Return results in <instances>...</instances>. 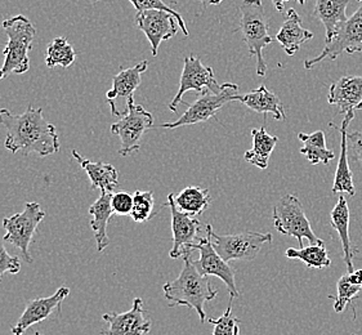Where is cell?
Instances as JSON below:
<instances>
[{"label":"cell","mask_w":362,"mask_h":335,"mask_svg":"<svg viewBox=\"0 0 362 335\" xmlns=\"http://www.w3.org/2000/svg\"><path fill=\"white\" fill-rule=\"evenodd\" d=\"M0 124L7 131L4 147L12 153L28 156L37 153L45 158L59 151V137L56 127L43 115V110L29 105L22 114L0 109Z\"/></svg>","instance_id":"1"},{"label":"cell","mask_w":362,"mask_h":335,"mask_svg":"<svg viewBox=\"0 0 362 335\" xmlns=\"http://www.w3.org/2000/svg\"><path fill=\"white\" fill-rule=\"evenodd\" d=\"M191 254L192 253L183 254V269L180 276L164 284L163 292L170 308L178 306L194 308L200 322H205V303L217 297L218 289L211 286L209 276H203L197 271Z\"/></svg>","instance_id":"2"},{"label":"cell","mask_w":362,"mask_h":335,"mask_svg":"<svg viewBox=\"0 0 362 335\" xmlns=\"http://www.w3.org/2000/svg\"><path fill=\"white\" fill-rule=\"evenodd\" d=\"M3 29L7 34L8 43L3 49L4 64L0 69V81L12 74L28 73L30 70L29 53L37 29L28 17L18 15L3 22Z\"/></svg>","instance_id":"3"},{"label":"cell","mask_w":362,"mask_h":335,"mask_svg":"<svg viewBox=\"0 0 362 335\" xmlns=\"http://www.w3.org/2000/svg\"><path fill=\"white\" fill-rule=\"evenodd\" d=\"M240 28L244 42L247 45L249 54L257 57V74L264 76L267 73V64L263 57V49L272 43L269 34V22L261 0H244L240 6Z\"/></svg>","instance_id":"4"},{"label":"cell","mask_w":362,"mask_h":335,"mask_svg":"<svg viewBox=\"0 0 362 335\" xmlns=\"http://www.w3.org/2000/svg\"><path fill=\"white\" fill-rule=\"evenodd\" d=\"M272 219L279 233L297 239L299 248H303L305 239L310 241L311 245L324 244V241L312 231L311 223L305 217L302 203L296 195L286 194L276 203Z\"/></svg>","instance_id":"5"},{"label":"cell","mask_w":362,"mask_h":335,"mask_svg":"<svg viewBox=\"0 0 362 335\" xmlns=\"http://www.w3.org/2000/svg\"><path fill=\"white\" fill-rule=\"evenodd\" d=\"M205 231L209 235L218 254L227 262L253 261L266 242H272L271 233L245 231L231 235H218L213 231L211 225H206Z\"/></svg>","instance_id":"6"},{"label":"cell","mask_w":362,"mask_h":335,"mask_svg":"<svg viewBox=\"0 0 362 335\" xmlns=\"http://www.w3.org/2000/svg\"><path fill=\"white\" fill-rule=\"evenodd\" d=\"M239 87L233 83H225L218 92L206 90L199 95V98L195 102L189 105V109L185 111V114L178 120L173 123H164L160 125V128L175 129L180 127L208 122L210 117H216L218 111L222 109L226 103L239 101Z\"/></svg>","instance_id":"7"},{"label":"cell","mask_w":362,"mask_h":335,"mask_svg":"<svg viewBox=\"0 0 362 335\" xmlns=\"http://www.w3.org/2000/svg\"><path fill=\"white\" fill-rule=\"evenodd\" d=\"M45 213L37 203H26L21 213H16L3 219L6 235L3 240L12 244L21 252V257L26 263H33L30 255V244L34 239L37 227L43 222Z\"/></svg>","instance_id":"8"},{"label":"cell","mask_w":362,"mask_h":335,"mask_svg":"<svg viewBox=\"0 0 362 335\" xmlns=\"http://www.w3.org/2000/svg\"><path fill=\"white\" fill-rule=\"evenodd\" d=\"M153 127V114L134 102V97H131L127 102L125 114L119 122L111 125V133L117 136L122 142L119 153L128 156L137 153L141 147V139Z\"/></svg>","instance_id":"9"},{"label":"cell","mask_w":362,"mask_h":335,"mask_svg":"<svg viewBox=\"0 0 362 335\" xmlns=\"http://www.w3.org/2000/svg\"><path fill=\"white\" fill-rule=\"evenodd\" d=\"M355 52H362V4L347 21L341 25L337 35L332 42L326 43L325 48L315 59H305V69L311 70L313 66L325 59H338L343 53L352 54Z\"/></svg>","instance_id":"10"},{"label":"cell","mask_w":362,"mask_h":335,"mask_svg":"<svg viewBox=\"0 0 362 335\" xmlns=\"http://www.w3.org/2000/svg\"><path fill=\"white\" fill-rule=\"evenodd\" d=\"M221 84H218L217 79L214 76V71L211 67L203 65L202 59L195 56H189L185 59L183 70H182L180 89L175 95L172 102L169 103V110L177 112L178 106L183 102V95L189 90H194L196 93L202 95L206 90L218 92L221 90Z\"/></svg>","instance_id":"11"},{"label":"cell","mask_w":362,"mask_h":335,"mask_svg":"<svg viewBox=\"0 0 362 335\" xmlns=\"http://www.w3.org/2000/svg\"><path fill=\"white\" fill-rule=\"evenodd\" d=\"M165 206H169L172 214V233H173V248L169 253L172 259L181 258L186 253L194 252V245L203 237L202 223L189 214L180 211L174 201V194L168 195Z\"/></svg>","instance_id":"12"},{"label":"cell","mask_w":362,"mask_h":335,"mask_svg":"<svg viewBox=\"0 0 362 335\" xmlns=\"http://www.w3.org/2000/svg\"><path fill=\"white\" fill-rule=\"evenodd\" d=\"M194 250H197L200 253V258L197 261H194L197 271L203 276H217L218 278H221L227 285L231 298H238L240 293L235 281L236 272L227 261L218 254L208 233L194 245Z\"/></svg>","instance_id":"13"},{"label":"cell","mask_w":362,"mask_h":335,"mask_svg":"<svg viewBox=\"0 0 362 335\" xmlns=\"http://www.w3.org/2000/svg\"><path fill=\"white\" fill-rule=\"evenodd\" d=\"M136 22L148 39L153 57L158 54L160 44L172 39L180 29L178 21L172 13L159 9L137 12Z\"/></svg>","instance_id":"14"},{"label":"cell","mask_w":362,"mask_h":335,"mask_svg":"<svg viewBox=\"0 0 362 335\" xmlns=\"http://www.w3.org/2000/svg\"><path fill=\"white\" fill-rule=\"evenodd\" d=\"M102 320L109 324V328L102 330L101 335H146L151 330V321L146 317L144 300L136 298L133 306L124 314H105Z\"/></svg>","instance_id":"15"},{"label":"cell","mask_w":362,"mask_h":335,"mask_svg":"<svg viewBox=\"0 0 362 335\" xmlns=\"http://www.w3.org/2000/svg\"><path fill=\"white\" fill-rule=\"evenodd\" d=\"M70 294L69 288H59L57 292L47 298L31 299L25 307L21 317L17 321L11 333L13 335H23L25 331L42 321L48 319L56 310H59L62 302Z\"/></svg>","instance_id":"16"},{"label":"cell","mask_w":362,"mask_h":335,"mask_svg":"<svg viewBox=\"0 0 362 335\" xmlns=\"http://www.w3.org/2000/svg\"><path fill=\"white\" fill-rule=\"evenodd\" d=\"M147 67H148V62L142 61L133 67L122 70L112 78V88L106 93V100L109 102L111 114L114 117H123L122 112L116 107V101L119 98H124L128 102L131 97H134L133 95L137 90V88L141 86L142 74L146 73Z\"/></svg>","instance_id":"17"},{"label":"cell","mask_w":362,"mask_h":335,"mask_svg":"<svg viewBox=\"0 0 362 335\" xmlns=\"http://www.w3.org/2000/svg\"><path fill=\"white\" fill-rule=\"evenodd\" d=\"M327 101L338 106V114L346 115L349 111L362 110V76L348 75L334 81L329 89Z\"/></svg>","instance_id":"18"},{"label":"cell","mask_w":362,"mask_h":335,"mask_svg":"<svg viewBox=\"0 0 362 335\" xmlns=\"http://www.w3.org/2000/svg\"><path fill=\"white\" fill-rule=\"evenodd\" d=\"M355 117V111H349L344 115V120L341 123V128H337L333 123H330V127H334L335 129L341 131V153H339V161L338 167L335 172V178H334L333 192H344L349 196H355L356 189L354 184V177L352 172L349 169L348 164V143H347V131L351 122Z\"/></svg>","instance_id":"19"},{"label":"cell","mask_w":362,"mask_h":335,"mask_svg":"<svg viewBox=\"0 0 362 335\" xmlns=\"http://www.w3.org/2000/svg\"><path fill=\"white\" fill-rule=\"evenodd\" d=\"M348 0H316L312 16L324 25L326 43L332 42L341 25L347 21Z\"/></svg>","instance_id":"20"},{"label":"cell","mask_w":362,"mask_h":335,"mask_svg":"<svg viewBox=\"0 0 362 335\" xmlns=\"http://www.w3.org/2000/svg\"><path fill=\"white\" fill-rule=\"evenodd\" d=\"M111 197H112V192L101 191V196L98 197L97 201L89 208L90 227L95 233L98 252H103L110 244L107 226H109L110 219L114 214L112 206H111Z\"/></svg>","instance_id":"21"},{"label":"cell","mask_w":362,"mask_h":335,"mask_svg":"<svg viewBox=\"0 0 362 335\" xmlns=\"http://www.w3.org/2000/svg\"><path fill=\"white\" fill-rule=\"evenodd\" d=\"M275 37L283 47L284 51L286 52V54L294 56L302 44L311 40L313 33L302 28L300 16L291 8L288 11L285 22Z\"/></svg>","instance_id":"22"},{"label":"cell","mask_w":362,"mask_h":335,"mask_svg":"<svg viewBox=\"0 0 362 335\" xmlns=\"http://www.w3.org/2000/svg\"><path fill=\"white\" fill-rule=\"evenodd\" d=\"M71 155L74 159L79 163L80 167L86 170V173L90 180L92 189L112 192L119 186V175L114 165L105 164L102 161L95 163V161L83 159L76 150H73Z\"/></svg>","instance_id":"23"},{"label":"cell","mask_w":362,"mask_h":335,"mask_svg":"<svg viewBox=\"0 0 362 335\" xmlns=\"http://www.w3.org/2000/svg\"><path fill=\"white\" fill-rule=\"evenodd\" d=\"M239 102L245 105L247 109L252 110L254 112L264 114V115L271 114L276 120L286 119L285 110H284L280 98L275 93H272L271 90H268L264 86L254 89L247 95H240Z\"/></svg>","instance_id":"24"},{"label":"cell","mask_w":362,"mask_h":335,"mask_svg":"<svg viewBox=\"0 0 362 335\" xmlns=\"http://www.w3.org/2000/svg\"><path fill=\"white\" fill-rule=\"evenodd\" d=\"M330 219H332V226L334 230L339 233L341 248L344 253V263L347 266L348 272L351 274L355 271L354 258H355L357 250L352 248V242L349 237V208H348L347 200L344 199V196H339L338 203L330 213Z\"/></svg>","instance_id":"25"},{"label":"cell","mask_w":362,"mask_h":335,"mask_svg":"<svg viewBox=\"0 0 362 335\" xmlns=\"http://www.w3.org/2000/svg\"><path fill=\"white\" fill-rule=\"evenodd\" d=\"M298 139L303 145L299 151L312 165H327L335 158L333 151L326 147L325 133L322 131H313L311 134L299 133Z\"/></svg>","instance_id":"26"},{"label":"cell","mask_w":362,"mask_h":335,"mask_svg":"<svg viewBox=\"0 0 362 335\" xmlns=\"http://www.w3.org/2000/svg\"><path fill=\"white\" fill-rule=\"evenodd\" d=\"M253 147L247 150L244 159L259 169H267L268 160L272 151L275 150L279 139L276 136L268 134L264 127L259 129H252Z\"/></svg>","instance_id":"27"},{"label":"cell","mask_w":362,"mask_h":335,"mask_svg":"<svg viewBox=\"0 0 362 335\" xmlns=\"http://www.w3.org/2000/svg\"><path fill=\"white\" fill-rule=\"evenodd\" d=\"M174 201L180 211L189 214L191 217L202 216L204 211H208L211 197L209 189H202L197 186H189L182 189L180 194L174 195Z\"/></svg>","instance_id":"28"},{"label":"cell","mask_w":362,"mask_h":335,"mask_svg":"<svg viewBox=\"0 0 362 335\" xmlns=\"http://www.w3.org/2000/svg\"><path fill=\"white\" fill-rule=\"evenodd\" d=\"M285 254L289 259L302 261L308 269L322 270V269H327L332 264L325 244L310 245L307 248L305 247L300 249L290 248L286 250Z\"/></svg>","instance_id":"29"},{"label":"cell","mask_w":362,"mask_h":335,"mask_svg":"<svg viewBox=\"0 0 362 335\" xmlns=\"http://www.w3.org/2000/svg\"><path fill=\"white\" fill-rule=\"evenodd\" d=\"M76 59V52L73 45L67 42L66 37H54L47 48L45 65L49 69L61 66L67 69L73 65Z\"/></svg>","instance_id":"30"},{"label":"cell","mask_w":362,"mask_h":335,"mask_svg":"<svg viewBox=\"0 0 362 335\" xmlns=\"http://www.w3.org/2000/svg\"><path fill=\"white\" fill-rule=\"evenodd\" d=\"M155 199L151 191H136L133 194L131 217L137 223H144L153 217Z\"/></svg>","instance_id":"31"},{"label":"cell","mask_w":362,"mask_h":335,"mask_svg":"<svg viewBox=\"0 0 362 335\" xmlns=\"http://www.w3.org/2000/svg\"><path fill=\"white\" fill-rule=\"evenodd\" d=\"M337 289H338V295L334 300V311L337 314H341L349 303H352V300L358 295V293L361 292L362 286L355 284L347 274L339 278Z\"/></svg>","instance_id":"32"},{"label":"cell","mask_w":362,"mask_h":335,"mask_svg":"<svg viewBox=\"0 0 362 335\" xmlns=\"http://www.w3.org/2000/svg\"><path fill=\"white\" fill-rule=\"evenodd\" d=\"M129 1H131L132 6L137 9V12L148 11V9H159V11H165V12L172 13L177 18L182 33L186 37H189V30H187V26H186L185 21H183V17L177 11H174L173 8L167 6L164 0H129Z\"/></svg>","instance_id":"33"},{"label":"cell","mask_w":362,"mask_h":335,"mask_svg":"<svg viewBox=\"0 0 362 335\" xmlns=\"http://www.w3.org/2000/svg\"><path fill=\"white\" fill-rule=\"evenodd\" d=\"M232 299L227 306L225 314L219 319H208L210 324L214 325V330L211 335H235L236 327L239 325V319L232 315Z\"/></svg>","instance_id":"34"},{"label":"cell","mask_w":362,"mask_h":335,"mask_svg":"<svg viewBox=\"0 0 362 335\" xmlns=\"http://www.w3.org/2000/svg\"><path fill=\"white\" fill-rule=\"evenodd\" d=\"M20 271H21L20 257L9 254L4 244L0 242V284H1V278L6 274L16 275Z\"/></svg>","instance_id":"35"},{"label":"cell","mask_w":362,"mask_h":335,"mask_svg":"<svg viewBox=\"0 0 362 335\" xmlns=\"http://www.w3.org/2000/svg\"><path fill=\"white\" fill-rule=\"evenodd\" d=\"M111 206L114 214L117 216H131L133 208V195L128 192H116L111 197Z\"/></svg>","instance_id":"36"},{"label":"cell","mask_w":362,"mask_h":335,"mask_svg":"<svg viewBox=\"0 0 362 335\" xmlns=\"http://www.w3.org/2000/svg\"><path fill=\"white\" fill-rule=\"evenodd\" d=\"M348 153L352 159L362 164V131H354L347 133Z\"/></svg>","instance_id":"37"},{"label":"cell","mask_w":362,"mask_h":335,"mask_svg":"<svg viewBox=\"0 0 362 335\" xmlns=\"http://www.w3.org/2000/svg\"><path fill=\"white\" fill-rule=\"evenodd\" d=\"M286 1H290V0H272L274 6H275L276 9H277L280 13H283ZM293 1H297L298 4H300V6H303L305 3V0H293Z\"/></svg>","instance_id":"38"},{"label":"cell","mask_w":362,"mask_h":335,"mask_svg":"<svg viewBox=\"0 0 362 335\" xmlns=\"http://www.w3.org/2000/svg\"><path fill=\"white\" fill-rule=\"evenodd\" d=\"M199 1L203 4L204 9H206V8L210 7V6L221 4L223 0H199Z\"/></svg>","instance_id":"39"},{"label":"cell","mask_w":362,"mask_h":335,"mask_svg":"<svg viewBox=\"0 0 362 335\" xmlns=\"http://www.w3.org/2000/svg\"><path fill=\"white\" fill-rule=\"evenodd\" d=\"M235 335H240L239 325H238V327H236V330H235Z\"/></svg>","instance_id":"40"},{"label":"cell","mask_w":362,"mask_h":335,"mask_svg":"<svg viewBox=\"0 0 362 335\" xmlns=\"http://www.w3.org/2000/svg\"><path fill=\"white\" fill-rule=\"evenodd\" d=\"M35 335H43V334H40V333H35Z\"/></svg>","instance_id":"41"},{"label":"cell","mask_w":362,"mask_h":335,"mask_svg":"<svg viewBox=\"0 0 362 335\" xmlns=\"http://www.w3.org/2000/svg\"><path fill=\"white\" fill-rule=\"evenodd\" d=\"M92 1H98V0H92Z\"/></svg>","instance_id":"42"},{"label":"cell","mask_w":362,"mask_h":335,"mask_svg":"<svg viewBox=\"0 0 362 335\" xmlns=\"http://www.w3.org/2000/svg\"><path fill=\"white\" fill-rule=\"evenodd\" d=\"M357 1H361V0H357Z\"/></svg>","instance_id":"43"},{"label":"cell","mask_w":362,"mask_h":335,"mask_svg":"<svg viewBox=\"0 0 362 335\" xmlns=\"http://www.w3.org/2000/svg\"><path fill=\"white\" fill-rule=\"evenodd\" d=\"M352 335H356V334H352Z\"/></svg>","instance_id":"44"}]
</instances>
